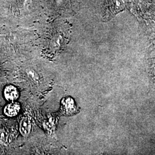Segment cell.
<instances>
[{"label":"cell","mask_w":155,"mask_h":155,"mask_svg":"<svg viewBox=\"0 0 155 155\" xmlns=\"http://www.w3.org/2000/svg\"><path fill=\"white\" fill-rule=\"evenodd\" d=\"M128 0H106L102 7V15L104 20H109L118 13L124 10Z\"/></svg>","instance_id":"obj_1"},{"label":"cell","mask_w":155,"mask_h":155,"mask_svg":"<svg viewBox=\"0 0 155 155\" xmlns=\"http://www.w3.org/2000/svg\"><path fill=\"white\" fill-rule=\"evenodd\" d=\"M4 96L8 101L13 102L18 98V92L15 87L9 85L6 87L4 90Z\"/></svg>","instance_id":"obj_2"},{"label":"cell","mask_w":155,"mask_h":155,"mask_svg":"<svg viewBox=\"0 0 155 155\" xmlns=\"http://www.w3.org/2000/svg\"><path fill=\"white\" fill-rule=\"evenodd\" d=\"M20 110V105L17 103H11L6 106L4 113L7 116H16Z\"/></svg>","instance_id":"obj_3"},{"label":"cell","mask_w":155,"mask_h":155,"mask_svg":"<svg viewBox=\"0 0 155 155\" xmlns=\"http://www.w3.org/2000/svg\"><path fill=\"white\" fill-rule=\"evenodd\" d=\"M31 129V121L27 117H25L20 122V131L23 136L27 137L29 134Z\"/></svg>","instance_id":"obj_4"},{"label":"cell","mask_w":155,"mask_h":155,"mask_svg":"<svg viewBox=\"0 0 155 155\" xmlns=\"http://www.w3.org/2000/svg\"><path fill=\"white\" fill-rule=\"evenodd\" d=\"M61 105H63V110L66 111L68 114H72L75 111L74 102L71 98H67L63 100L61 102Z\"/></svg>","instance_id":"obj_5"},{"label":"cell","mask_w":155,"mask_h":155,"mask_svg":"<svg viewBox=\"0 0 155 155\" xmlns=\"http://www.w3.org/2000/svg\"><path fill=\"white\" fill-rule=\"evenodd\" d=\"M10 140V134L5 129L0 130V142L3 144H8Z\"/></svg>","instance_id":"obj_6"}]
</instances>
